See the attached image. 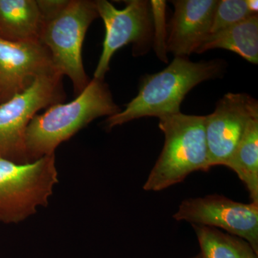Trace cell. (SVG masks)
I'll list each match as a JSON object with an SVG mask.
<instances>
[{
  "instance_id": "cell-1",
  "label": "cell",
  "mask_w": 258,
  "mask_h": 258,
  "mask_svg": "<svg viewBox=\"0 0 258 258\" xmlns=\"http://www.w3.org/2000/svg\"><path fill=\"white\" fill-rule=\"evenodd\" d=\"M225 64L221 60L192 62L176 57L165 69L144 78L137 96L123 111L108 117L107 129L144 117H163L180 113L188 93L203 81L221 77Z\"/></svg>"
},
{
  "instance_id": "cell-2",
  "label": "cell",
  "mask_w": 258,
  "mask_h": 258,
  "mask_svg": "<svg viewBox=\"0 0 258 258\" xmlns=\"http://www.w3.org/2000/svg\"><path fill=\"white\" fill-rule=\"evenodd\" d=\"M120 111L104 80L93 79L69 103H57L29 123L25 147L30 162L55 154L56 148L99 117Z\"/></svg>"
},
{
  "instance_id": "cell-3",
  "label": "cell",
  "mask_w": 258,
  "mask_h": 258,
  "mask_svg": "<svg viewBox=\"0 0 258 258\" xmlns=\"http://www.w3.org/2000/svg\"><path fill=\"white\" fill-rule=\"evenodd\" d=\"M43 23L40 42L50 52L54 68L72 81L76 96L91 80L85 71L82 50L86 32L98 18L96 1L38 0Z\"/></svg>"
},
{
  "instance_id": "cell-4",
  "label": "cell",
  "mask_w": 258,
  "mask_h": 258,
  "mask_svg": "<svg viewBox=\"0 0 258 258\" xmlns=\"http://www.w3.org/2000/svg\"><path fill=\"white\" fill-rule=\"evenodd\" d=\"M164 147L144 185L159 191L182 182L195 171L210 170L205 116L180 113L159 118Z\"/></svg>"
},
{
  "instance_id": "cell-5",
  "label": "cell",
  "mask_w": 258,
  "mask_h": 258,
  "mask_svg": "<svg viewBox=\"0 0 258 258\" xmlns=\"http://www.w3.org/2000/svg\"><path fill=\"white\" fill-rule=\"evenodd\" d=\"M57 183L55 154L25 164L0 159V222L20 223L46 207Z\"/></svg>"
},
{
  "instance_id": "cell-6",
  "label": "cell",
  "mask_w": 258,
  "mask_h": 258,
  "mask_svg": "<svg viewBox=\"0 0 258 258\" xmlns=\"http://www.w3.org/2000/svg\"><path fill=\"white\" fill-rule=\"evenodd\" d=\"M59 73L39 76L22 92L0 103V159L29 163L25 134L37 112L61 103L64 95Z\"/></svg>"
},
{
  "instance_id": "cell-7",
  "label": "cell",
  "mask_w": 258,
  "mask_h": 258,
  "mask_svg": "<svg viewBox=\"0 0 258 258\" xmlns=\"http://www.w3.org/2000/svg\"><path fill=\"white\" fill-rule=\"evenodd\" d=\"M125 7L118 9L107 0L96 1L98 16L104 23L103 50L93 78L104 80L115 52L125 45H133L134 56L147 53L153 42V25L150 2L124 1Z\"/></svg>"
},
{
  "instance_id": "cell-8",
  "label": "cell",
  "mask_w": 258,
  "mask_h": 258,
  "mask_svg": "<svg viewBox=\"0 0 258 258\" xmlns=\"http://www.w3.org/2000/svg\"><path fill=\"white\" fill-rule=\"evenodd\" d=\"M176 221L222 229L248 242L258 255V204L238 203L222 195L183 200L174 214Z\"/></svg>"
},
{
  "instance_id": "cell-9",
  "label": "cell",
  "mask_w": 258,
  "mask_h": 258,
  "mask_svg": "<svg viewBox=\"0 0 258 258\" xmlns=\"http://www.w3.org/2000/svg\"><path fill=\"white\" fill-rule=\"evenodd\" d=\"M258 115V102L246 93H228L205 115L209 164L225 166L243 137L249 120Z\"/></svg>"
},
{
  "instance_id": "cell-10",
  "label": "cell",
  "mask_w": 258,
  "mask_h": 258,
  "mask_svg": "<svg viewBox=\"0 0 258 258\" xmlns=\"http://www.w3.org/2000/svg\"><path fill=\"white\" fill-rule=\"evenodd\" d=\"M52 72L57 71L41 42L0 37V103L26 89L36 78Z\"/></svg>"
},
{
  "instance_id": "cell-11",
  "label": "cell",
  "mask_w": 258,
  "mask_h": 258,
  "mask_svg": "<svg viewBox=\"0 0 258 258\" xmlns=\"http://www.w3.org/2000/svg\"><path fill=\"white\" fill-rule=\"evenodd\" d=\"M218 0H175L174 14L167 26L166 49L175 57L196 52L211 32Z\"/></svg>"
},
{
  "instance_id": "cell-12",
  "label": "cell",
  "mask_w": 258,
  "mask_h": 258,
  "mask_svg": "<svg viewBox=\"0 0 258 258\" xmlns=\"http://www.w3.org/2000/svg\"><path fill=\"white\" fill-rule=\"evenodd\" d=\"M43 23L38 0H0V37L13 42L40 41Z\"/></svg>"
},
{
  "instance_id": "cell-13",
  "label": "cell",
  "mask_w": 258,
  "mask_h": 258,
  "mask_svg": "<svg viewBox=\"0 0 258 258\" xmlns=\"http://www.w3.org/2000/svg\"><path fill=\"white\" fill-rule=\"evenodd\" d=\"M212 49L232 51L252 64L258 63V15L210 34L196 50L203 53Z\"/></svg>"
},
{
  "instance_id": "cell-14",
  "label": "cell",
  "mask_w": 258,
  "mask_h": 258,
  "mask_svg": "<svg viewBox=\"0 0 258 258\" xmlns=\"http://www.w3.org/2000/svg\"><path fill=\"white\" fill-rule=\"evenodd\" d=\"M225 166L235 171L245 185L251 203L258 204V115L249 120L243 137Z\"/></svg>"
},
{
  "instance_id": "cell-15",
  "label": "cell",
  "mask_w": 258,
  "mask_h": 258,
  "mask_svg": "<svg viewBox=\"0 0 258 258\" xmlns=\"http://www.w3.org/2000/svg\"><path fill=\"white\" fill-rule=\"evenodd\" d=\"M202 258H254L257 257L248 242L215 227L192 225Z\"/></svg>"
},
{
  "instance_id": "cell-16",
  "label": "cell",
  "mask_w": 258,
  "mask_h": 258,
  "mask_svg": "<svg viewBox=\"0 0 258 258\" xmlns=\"http://www.w3.org/2000/svg\"><path fill=\"white\" fill-rule=\"evenodd\" d=\"M246 0H220L215 10L210 34L225 30L250 18Z\"/></svg>"
},
{
  "instance_id": "cell-17",
  "label": "cell",
  "mask_w": 258,
  "mask_h": 258,
  "mask_svg": "<svg viewBox=\"0 0 258 258\" xmlns=\"http://www.w3.org/2000/svg\"><path fill=\"white\" fill-rule=\"evenodd\" d=\"M166 1H150L153 25V46L159 60L168 62L166 38L167 26L166 25Z\"/></svg>"
},
{
  "instance_id": "cell-18",
  "label": "cell",
  "mask_w": 258,
  "mask_h": 258,
  "mask_svg": "<svg viewBox=\"0 0 258 258\" xmlns=\"http://www.w3.org/2000/svg\"><path fill=\"white\" fill-rule=\"evenodd\" d=\"M247 8L252 14H257L258 1L257 0H246Z\"/></svg>"
},
{
  "instance_id": "cell-19",
  "label": "cell",
  "mask_w": 258,
  "mask_h": 258,
  "mask_svg": "<svg viewBox=\"0 0 258 258\" xmlns=\"http://www.w3.org/2000/svg\"><path fill=\"white\" fill-rule=\"evenodd\" d=\"M189 258H202L201 254H198V255L195 256V257H191Z\"/></svg>"
},
{
  "instance_id": "cell-20",
  "label": "cell",
  "mask_w": 258,
  "mask_h": 258,
  "mask_svg": "<svg viewBox=\"0 0 258 258\" xmlns=\"http://www.w3.org/2000/svg\"><path fill=\"white\" fill-rule=\"evenodd\" d=\"M254 258H258V257H254Z\"/></svg>"
}]
</instances>
